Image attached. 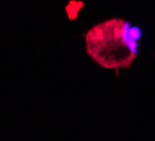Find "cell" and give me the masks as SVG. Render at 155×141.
I'll return each mask as SVG.
<instances>
[{
    "mask_svg": "<svg viewBox=\"0 0 155 141\" xmlns=\"http://www.w3.org/2000/svg\"><path fill=\"white\" fill-rule=\"evenodd\" d=\"M141 31L122 18H109L85 32L87 53L104 69H129L138 54Z\"/></svg>",
    "mask_w": 155,
    "mask_h": 141,
    "instance_id": "1",
    "label": "cell"
}]
</instances>
